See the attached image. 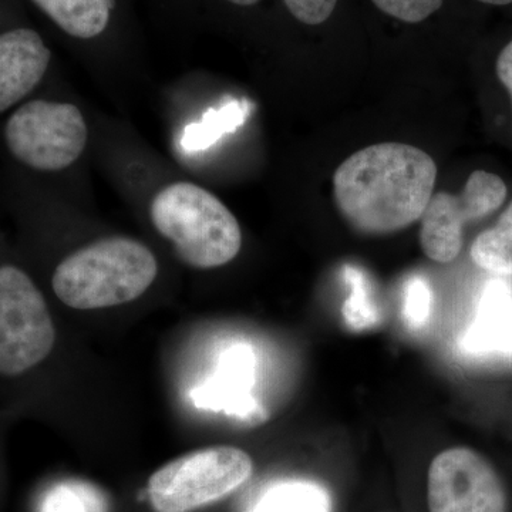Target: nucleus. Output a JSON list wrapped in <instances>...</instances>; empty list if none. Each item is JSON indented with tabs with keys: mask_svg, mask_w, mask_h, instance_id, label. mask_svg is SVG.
I'll return each instance as SVG.
<instances>
[{
	"mask_svg": "<svg viewBox=\"0 0 512 512\" xmlns=\"http://www.w3.org/2000/svg\"><path fill=\"white\" fill-rule=\"evenodd\" d=\"M55 343V323L39 286L19 265L0 264V376L25 375Z\"/></svg>",
	"mask_w": 512,
	"mask_h": 512,
	"instance_id": "6",
	"label": "nucleus"
},
{
	"mask_svg": "<svg viewBox=\"0 0 512 512\" xmlns=\"http://www.w3.org/2000/svg\"><path fill=\"white\" fill-rule=\"evenodd\" d=\"M427 500L430 512H507L497 471L467 447L448 448L431 461Z\"/></svg>",
	"mask_w": 512,
	"mask_h": 512,
	"instance_id": "8",
	"label": "nucleus"
},
{
	"mask_svg": "<svg viewBox=\"0 0 512 512\" xmlns=\"http://www.w3.org/2000/svg\"><path fill=\"white\" fill-rule=\"evenodd\" d=\"M6 12L0 0V114L32 96L45 80L53 57L39 30Z\"/></svg>",
	"mask_w": 512,
	"mask_h": 512,
	"instance_id": "9",
	"label": "nucleus"
},
{
	"mask_svg": "<svg viewBox=\"0 0 512 512\" xmlns=\"http://www.w3.org/2000/svg\"><path fill=\"white\" fill-rule=\"evenodd\" d=\"M154 227L178 258L197 269H214L237 258L242 232L235 215L212 192L192 183L158 191L150 207Z\"/></svg>",
	"mask_w": 512,
	"mask_h": 512,
	"instance_id": "3",
	"label": "nucleus"
},
{
	"mask_svg": "<svg viewBox=\"0 0 512 512\" xmlns=\"http://www.w3.org/2000/svg\"><path fill=\"white\" fill-rule=\"evenodd\" d=\"M507 192L503 178L477 170L460 194H433L420 218V245L427 258L439 264L453 262L463 248L464 225L497 211Z\"/></svg>",
	"mask_w": 512,
	"mask_h": 512,
	"instance_id": "7",
	"label": "nucleus"
},
{
	"mask_svg": "<svg viewBox=\"0 0 512 512\" xmlns=\"http://www.w3.org/2000/svg\"><path fill=\"white\" fill-rule=\"evenodd\" d=\"M222 2L227 3V5L232 6V8L254 9L256 6L261 5L264 0H222Z\"/></svg>",
	"mask_w": 512,
	"mask_h": 512,
	"instance_id": "15",
	"label": "nucleus"
},
{
	"mask_svg": "<svg viewBox=\"0 0 512 512\" xmlns=\"http://www.w3.org/2000/svg\"><path fill=\"white\" fill-rule=\"evenodd\" d=\"M252 473V458L241 448H201L158 468L148 480V500L156 512L197 511L235 493Z\"/></svg>",
	"mask_w": 512,
	"mask_h": 512,
	"instance_id": "5",
	"label": "nucleus"
},
{
	"mask_svg": "<svg viewBox=\"0 0 512 512\" xmlns=\"http://www.w3.org/2000/svg\"><path fill=\"white\" fill-rule=\"evenodd\" d=\"M89 140L82 111L72 103L28 99L10 111L3 126L9 156L26 170L55 174L72 167Z\"/></svg>",
	"mask_w": 512,
	"mask_h": 512,
	"instance_id": "4",
	"label": "nucleus"
},
{
	"mask_svg": "<svg viewBox=\"0 0 512 512\" xmlns=\"http://www.w3.org/2000/svg\"><path fill=\"white\" fill-rule=\"evenodd\" d=\"M57 29L79 40L97 39L109 29L114 0H29Z\"/></svg>",
	"mask_w": 512,
	"mask_h": 512,
	"instance_id": "11",
	"label": "nucleus"
},
{
	"mask_svg": "<svg viewBox=\"0 0 512 512\" xmlns=\"http://www.w3.org/2000/svg\"><path fill=\"white\" fill-rule=\"evenodd\" d=\"M251 512H330V501L318 485L285 483L271 488Z\"/></svg>",
	"mask_w": 512,
	"mask_h": 512,
	"instance_id": "13",
	"label": "nucleus"
},
{
	"mask_svg": "<svg viewBox=\"0 0 512 512\" xmlns=\"http://www.w3.org/2000/svg\"><path fill=\"white\" fill-rule=\"evenodd\" d=\"M464 346L473 355L512 353V293L504 282H488L481 296L476 322Z\"/></svg>",
	"mask_w": 512,
	"mask_h": 512,
	"instance_id": "10",
	"label": "nucleus"
},
{
	"mask_svg": "<svg viewBox=\"0 0 512 512\" xmlns=\"http://www.w3.org/2000/svg\"><path fill=\"white\" fill-rule=\"evenodd\" d=\"M158 274L156 255L136 239H100L77 249L56 266L52 289L77 311L113 308L136 301Z\"/></svg>",
	"mask_w": 512,
	"mask_h": 512,
	"instance_id": "2",
	"label": "nucleus"
},
{
	"mask_svg": "<svg viewBox=\"0 0 512 512\" xmlns=\"http://www.w3.org/2000/svg\"><path fill=\"white\" fill-rule=\"evenodd\" d=\"M471 259L491 274L512 275V202L494 228L478 235L471 245Z\"/></svg>",
	"mask_w": 512,
	"mask_h": 512,
	"instance_id": "12",
	"label": "nucleus"
},
{
	"mask_svg": "<svg viewBox=\"0 0 512 512\" xmlns=\"http://www.w3.org/2000/svg\"><path fill=\"white\" fill-rule=\"evenodd\" d=\"M437 165L420 148L383 143L362 148L333 175L343 220L360 234L389 235L420 220L436 185Z\"/></svg>",
	"mask_w": 512,
	"mask_h": 512,
	"instance_id": "1",
	"label": "nucleus"
},
{
	"mask_svg": "<svg viewBox=\"0 0 512 512\" xmlns=\"http://www.w3.org/2000/svg\"><path fill=\"white\" fill-rule=\"evenodd\" d=\"M495 72L505 89L510 93L512 101V39L501 49L495 63Z\"/></svg>",
	"mask_w": 512,
	"mask_h": 512,
	"instance_id": "14",
	"label": "nucleus"
}]
</instances>
